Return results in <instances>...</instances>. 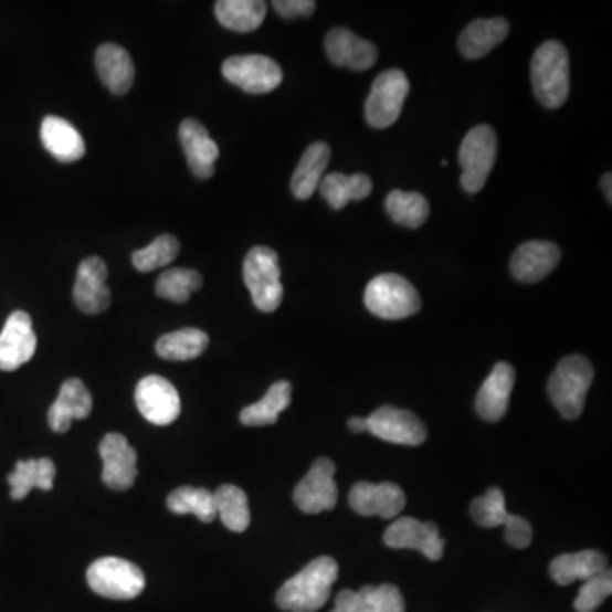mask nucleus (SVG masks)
Listing matches in <instances>:
<instances>
[{
	"instance_id": "f257e3e1",
	"label": "nucleus",
	"mask_w": 612,
	"mask_h": 612,
	"mask_svg": "<svg viewBox=\"0 0 612 612\" xmlns=\"http://www.w3.org/2000/svg\"><path fill=\"white\" fill-rule=\"evenodd\" d=\"M337 576L339 564L334 558H315L277 590V605L289 612L318 611L329 601Z\"/></svg>"
},
{
	"instance_id": "f03ea898",
	"label": "nucleus",
	"mask_w": 612,
	"mask_h": 612,
	"mask_svg": "<svg viewBox=\"0 0 612 612\" xmlns=\"http://www.w3.org/2000/svg\"><path fill=\"white\" fill-rule=\"evenodd\" d=\"M531 81L535 96L550 109L563 106L570 93V62L560 41H546L532 56Z\"/></svg>"
},
{
	"instance_id": "7ed1b4c3",
	"label": "nucleus",
	"mask_w": 612,
	"mask_h": 612,
	"mask_svg": "<svg viewBox=\"0 0 612 612\" xmlns=\"http://www.w3.org/2000/svg\"><path fill=\"white\" fill-rule=\"evenodd\" d=\"M592 381H594V368L589 359L583 356H568L561 359L548 381V395L561 413V418H579Z\"/></svg>"
},
{
	"instance_id": "20e7f679",
	"label": "nucleus",
	"mask_w": 612,
	"mask_h": 612,
	"mask_svg": "<svg viewBox=\"0 0 612 612\" xmlns=\"http://www.w3.org/2000/svg\"><path fill=\"white\" fill-rule=\"evenodd\" d=\"M366 308L384 320H402L421 310V296L405 277L381 274L369 281L365 293Z\"/></svg>"
},
{
	"instance_id": "39448f33",
	"label": "nucleus",
	"mask_w": 612,
	"mask_h": 612,
	"mask_svg": "<svg viewBox=\"0 0 612 612\" xmlns=\"http://www.w3.org/2000/svg\"><path fill=\"white\" fill-rule=\"evenodd\" d=\"M244 281L258 310L276 312L283 302L279 257L270 247H254L244 261Z\"/></svg>"
},
{
	"instance_id": "423d86ee",
	"label": "nucleus",
	"mask_w": 612,
	"mask_h": 612,
	"mask_svg": "<svg viewBox=\"0 0 612 612\" xmlns=\"http://www.w3.org/2000/svg\"><path fill=\"white\" fill-rule=\"evenodd\" d=\"M87 582L96 594L116 601L138 598L145 589L140 567L123 558H99L87 570Z\"/></svg>"
},
{
	"instance_id": "0eeeda50",
	"label": "nucleus",
	"mask_w": 612,
	"mask_h": 612,
	"mask_svg": "<svg viewBox=\"0 0 612 612\" xmlns=\"http://www.w3.org/2000/svg\"><path fill=\"white\" fill-rule=\"evenodd\" d=\"M497 135L488 125L475 126L460 147L462 186L469 194L482 191L497 160Z\"/></svg>"
},
{
	"instance_id": "6e6552de",
	"label": "nucleus",
	"mask_w": 612,
	"mask_h": 612,
	"mask_svg": "<svg viewBox=\"0 0 612 612\" xmlns=\"http://www.w3.org/2000/svg\"><path fill=\"white\" fill-rule=\"evenodd\" d=\"M410 82L400 71H388L378 75L366 101V122L377 129L395 125L409 96Z\"/></svg>"
},
{
	"instance_id": "1a4fd4ad",
	"label": "nucleus",
	"mask_w": 612,
	"mask_h": 612,
	"mask_svg": "<svg viewBox=\"0 0 612 612\" xmlns=\"http://www.w3.org/2000/svg\"><path fill=\"white\" fill-rule=\"evenodd\" d=\"M226 81L249 94H267L279 87L283 71L270 56L240 55L226 59L222 65Z\"/></svg>"
},
{
	"instance_id": "9d476101",
	"label": "nucleus",
	"mask_w": 612,
	"mask_h": 612,
	"mask_svg": "<svg viewBox=\"0 0 612 612\" xmlns=\"http://www.w3.org/2000/svg\"><path fill=\"white\" fill-rule=\"evenodd\" d=\"M334 475H336V465L333 460L318 457L310 472L306 473L305 478L296 485L295 494H293L296 507L305 514L333 510L339 498Z\"/></svg>"
},
{
	"instance_id": "9b49d317",
	"label": "nucleus",
	"mask_w": 612,
	"mask_h": 612,
	"mask_svg": "<svg viewBox=\"0 0 612 612\" xmlns=\"http://www.w3.org/2000/svg\"><path fill=\"white\" fill-rule=\"evenodd\" d=\"M135 402L141 415L154 425H169L181 415V397L166 378L159 374L145 377L137 384Z\"/></svg>"
},
{
	"instance_id": "f8f14e48",
	"label": "nucleus",
	"mask_w": 612,
	"mask_h": 612,
	"mask_svg": "<svg viewBox=\"0 0 612 612\" xmlns=\"http://www.w3.org/2000/svg\"><path fill=\"white\" fill-rule=\"evenodd\" d=\"M368 432L380 440L402 446H419L428 437L425 425L415 413L395 407H381L368 419Z\"/></svg>"
},
{
	"instance_id": "ddd939ff",
	"label": "nucleus",
	"mask_w": 612,
	"mask_h": 612,
	"mask_svg": "<svg viewBox=\"0 0 612 612\" xmlns=\"http://www.w3.org/2000/svg\"><path fill=\"white\" fill-rule=\"evenodd\" d=\"M384 545L395 550H418L429 560L437 561L444 555V539L434 523H421L402 517L384 531Z\"/></svg>"
},
{
	"instance_id": "4468645a",
	"label": "nucleus",
	"mask_w": 612,
	"mask_h": 612,
	"mask_svg": "<svg viewBox=\"0 0 612 612\" xmlns=\"http://www.w3.org/2000/svg\"><path fill=\"white\" fill-rule=\"evenodd\" d=\"M103 482L113 490H129L137 479V451L118 432L104 435L99 444Z\"/></svg>"
},
{
	"instance_id": "2eb2a0df",
	"label": "nucleus",
	"mask_w": 612,
	"mask_h": 612,
	"mask_svg": "<svg viewBox=\"0 0 612 612\" xmlns=\"http://www.w3.org/2000/svg\"><path fill=\"white\" fill-rule=\"evenodd\" d=\"M36 334L27 312H14L0 333V369L15 371L27 365L36 352Z\"/></svg>"
},
{
	"instance_id": "dca6fc26",
	"label": "nucleus",
	"mask_w": 612,
	"mask_h": 612,
	"mask_svg": "<svg viewBox=\"0 0 612 612\" xmlns=\"http://www.w3.org/2000/svg\"><path fill=\"white\" fill-rule=\"evenodd\" d=\"M107 266L101 257H87L81 262L74 286V302L84 314L96 315L107 310L112 303V289L107 288Z\"/></svg>"
},
{
	"instance_id": "f3484780",
	"label": "nucleus",
	"mask_w": 612,
	"mask_h": 612,
	"mask_svg": "<svg viewBox=\"0 0 612 612\" xmlns=\"http://www.w3.org/2000/svg\"><path fill=\"white\" fill-rule=\"evenodd\" d=\"M405 502L402 488L390 482L378 485L359 482L349 494V506L355 513L366 517L380 516L383 519H393L402 513Z\"/></svg>"
},
{
	"instance_id": "a211bd4d",
	"label": "nucleus",
	"mask_w": 612,
	"mask_h": 612,
	"mask_svg": "<svg viewBox=\"0 0 612 612\" xmlns=\"http://www.w3.org/2000/svg\"><path fill=\"white\" fill-rule=\"evenodd\" d=\"M325 52L337 67L368 71L378 59L377 46L346 28H334L325 36Z\"/></svg>"
},
{
	"instance_id": "6ab92c4d",
	"label": "nucleus",
	"mask_w": 612,
	"mask_h": 612,
	"mask_svg": "<svg viewBox=\"0 0 612 612\" xmlns=\"http://www.w3.org/2000/svg\"><path fill=\"white\" fill-rule=\"evenodd\" d=\"M560 247L546 240L524 242L510 258V271L520 283H538L557 270Z\"/></svg>"
},
{
	"instance_id": "aec40b11",
	"label": "nucleus",
	"mask_w": 612,
	"mask_h": 612,
	"mask_svg": "<svg viewBox=\"0 0 612 612\" xmlns=\"http://www.w3.org/2000/svg\"><path fill=\"white\" fill-rule=\"evenodd\" d=\"M330 612H405L402 592L395 585H366L361 590H342Z\"/></svg>"
},
{
	"instance_id": "412c9836",
	"label": "nucleus",
	"mask_w": 612,
	"mask_h": 612,
	"mask_svg": "<svg viewBox=\"0 0 612 612\" xmlns=\"http://www.w3.org/2000/svg\"><path fill=\"white\" fill-rule=\"evenodd\" d=\"M514 383H516V373L513 366L497 362L476 397V412L479 418L488 422L500 421L509 409Z\"/></svg>"
},
{
	"instance_id": "4be33fe9",
	"label": "nucleus",
	"mask_w": 612,
	"mask_h": 612,
	"mask_svg": "<svg viewBox=\"0 0 612 612\" xmlns=\"http://www.w3.org/2000/svg\"><path fill=\"white\" fill-rule=\"evenodd\" d=\"M93 412V395L78 378H71L60 388L59 399L49 410V424L53 432L63 434L72 422L84 421Z\"/></svg>"
},
{
	"instance_id": "5701e85b",
	"label": "nucleus",
	"mask_w": 612,
	"mask_h": 612,
	"mask_svg": "<svg viewBox=\"0 0 612 612\" xmlns=\"http://www.w3.org/2000/svg\"><path fill=\"white\" fill-rule=\"evenodd\" d=\"M179 138H181L186 159H188L196 178H213L214 162L220 157V150H218V145L211 140L208 129L196 119H184L179 128Z\"/></svg>"
},
{
	"instance_id": "b1692460",
	"label": "nucleus",
	"mask_w": 612,
	"mask_h": 612,
	"mask_svg": "<svg viewBox=\"0 0 612 612\" xmlns=\"http://www.w3.org/2000/svg\"><path fill=\"white\" fill-rule=\"evenodd\" d=\"M41 141L59 162H77L85 156V141L78 129L60 116H46L43 119Z\"/></svg>"
},
{
	"instance_id": "393cba45",
	"label": "nucleus",
	"mask_w": 612,
	"mask_h": 612,
	"mask_svg": "<svg viewBox=\"0 0 612 612\" xmlns=\"http://www.w3.org/2000/svg\"><path fill=\"white\" fill-rule=\"evenodd\" d=\"M96 68L101 81L113 94L128 93L135 82V63L119 45L106 43L96 52Z\"/></svg>"
},
{
	"instance_id": "a878e982",
	"label": "nucleus",
	"mask_w": 612,
	"mask_h": 612,
	"mask_svg": "<svg viewBox=\"0 0 612 612\" xmlns=\"http://www.w3.org/2000/svg\"><path fill=\"white\" fill-rule=\"evenodd\" d=\"M509 30L506 19H476L460 34L457 49L465 59H482L506 40Z\"/></svg>"
},
{
	"instance_id": "bb28decb",
	"label": "nucleus",
	"mask_w": 612,
	"mask_h": 612,
	"mask_svg": "<svg viewBox=\"0 0 612 612\" xmlns=\"http://www.w3.org/2000/svg\"><path fill=\"white\" fill-rule=\"evenodd\" d=\"M330 156L333 151L325 141H315L306 148L292 179V191L296 200H310L315 194L324 179L325 169L329 166Z\"/></svg>"
},
{
	"instance_id": "cd10ccee",
	"label": "nucleus",
	"mask_w": 612,
	"mask_h": 612,
	"mask_svg": "<svg viewBox=\"0 0 612 612\" xmlns=\"http://www.w3.org/2000/svg\"><path fill=\"white\" fill-rule=\"evenodd\" d=\"M608 558L598 550H583L579 553L561 555L550 564V576L558 585H570L577 580H590L604 573Z\"/></svg>"
},
{
	"instance_id": "c85d7f7f",
	"label": "nucleus",
	"mask_w": 612,
	"mask_h": 612,
	"mask_svg": "<svg viewBox=\"0 0 612 612\" xmlns=\"http://www.w3.org/2000/svg\"><path fill=\"white\" fill-rule=\"evenodd\" d=\"M55 475L56 466L50 457L18 462L14 472L8 476L9 485H11V497L14 500H23L33 488L50 492L53 488Z\"/></svg>"
},
{
	"instance_id": "c756f323",
	"label": "nucleus",
	"mask_w": 612,
	"mask_h": 612,
	"mask_svg": "<svg viewBox=\"0 0 612 612\" xmlns=\"http://www.w3.org/2000/svg\"><path fill=\"white\" fill-rule=\"evenodd\" d=\"M320 194L324 200L334 208L342 210L349 201H362L373 191V182L366 173H346L333 172L325 176L320 181Z\"/></svg>"
},
{
	"instance_id": "7c9ffc66",
	"label": "nucleus",
	"mask_w": 612,
	"mask_h": 612,
	"mask_svg": "<svg viewBox=\"0 0 612 612\" xmlns=\"http://www.w3.org/2000/svg\"><path fill=\"white\" fill-rule=\"evenodd\" d=\"M267 6L261 0H220L214 4L218 23L235 33H252L266 19Z\"/></svg>"
},
{
	"instance_id": "2f4dec72",
	"label": "nucleus",
	"mask_w": 612,
	"mask_h": 612,
	"mask_svg": "<svg viewBox=\"0 0 612 612\" xmlns=\"http://www.w3.org/2000/svg\"><path fill=\"white\" fill-rule=\"evenodd\" d=\"M289 403H292V383L277 381L267 390L264 399L245 407L240 412V422L247 428L276 424L279 413L288 409Z\"/></svg>"
},
{
	"instance_id": "473e14b6",
	"label": "nucleus",
	"mask_w": 612,
	"mask_h": 612,
	"mask_svg": "<svg viewBox=\"0 0 612 612\" xmlns=\"http://www.w3.org/2000/svg\"><path fill=\"white\" fill-rule=\"evenodd\" d=\"M210 337L200 329H181L157 340V355L167 361H191L208 349Z\"/></svg>"
},
{
	"instance_id": "72a5a7b5",
	"label": "nucleus",
	"mask_w": 612,
	"mask_h": 612,
	"mask_svg": "<svg viewBox=\"0 0 612 612\" xmlns=\"http://www.w3.org/2000/svg\"><path fill=\"white\" fill-rule=\"evenodd\" d=\"M388 214L393 222L407 229H419L428 222L431 207L424 196L419 192L391 191L384 201Z\"/></svg>"
},
{
	"instance_id": "f704fd0d",
	"label": "nucleus",
	"mask_w": 612,
	"mask_h": 612,
	"mask_svg": "<svg viewBox=\"0 0 612 612\" xmlns=\"http://www.w3.org/2000/svg\"><path fill=\"white\" fill-rule=\"evenodd\" d=\"M213 495L217 514L226 528L233 532H244L251 524V510L245 492L235 485H222Z\"/></svg>"
},
{
	"instance_id": "c9c22d12",
	"label": "nucleus",
	"mask_w": 612,
	"mask_h": 612,
	"mask_svg": "<svg viewBox=\"0 0 612 612\" xmlns=\"http://www.w3.org/2000/svg\"><path fill=\"white\" fill-rule=\"evenodd\" d=\"M167 507L170 513L178 514V516L192 514L201 523H213L218 517L214 495L208 488H178L167 497Z\"/></svg>"
},
{
	"instance_id": "e433bc0d",
	"label": "nucleus",
	"mask_w": 612,
	"mask_h": 612,
	"mask_svg": "<svg viewBox=\"0 0 612 612\" xmlns=\"http://www.w3.org/2000/svg\"><path fill=\"white\" fill-rule=\"evenodd\" d=\"M203 286V276L198 271L173 267L160 274L156 284V293L160 298L173 303H186L192 293Z\"/></svg>"
},
{
	"instance_id": "4c0bfd02",
	"label": "nucleus",
	"mask_w": 612,
	"mask_h": 612,
	"mask_svg": "<svg viewBox=\"0 0 612 612\" xmlns=\"http://www.w3.org/2000/svg\"><path fill=\"white\" fill-rule=\"evenodd\" d=\"M179 252L181 244L176 236L159 235L148 247L135 252L131 261L140 273H150L159 267L169 266L170 262L178 258Z\"/></svg>"
},
{
	"instance_id": "58836bf2",
	"label": "nucleus",
	"mask_w": 612,
	"mask_h": 612,
	"mask_svg": "<svg viewBox=\"0 0 612 612\" xmlns=\"http://www.w3.org/2000/svg\"><path fill=\"white\" fill-rule=\"evenodd\" d=\"M473 519L484 526V528H498L506 524L509 513L506 509V497L502 494L500 488H488L484 497H478L473 500L469 507Z\"/></svg>"
},
{
	"instance_id": "ea45409f",
	"label": "nucleus",
	"mask_w": 612,
	"mask_h": 612,
	"mask_svg": "<svg viewBox=\"0 0 612 612\" xmlns=\"http://www.w3.org/2000/svg\"><path fill=\"white\" fill-rule=\"evenodd\" d=\"M612 594V573L611 570H605L601 576L594 579L585 580L580 587L579 595L576 599V611L579 612H595L599 605Z\"/></svg>"
},
{
	"instance_id": "a19ab883",
	"label": "nucleus",
	"mask_w": 612,
	"mask_h": 612,
	"mask_svg": "<svg viewBox=\"0 0 612 612\" xmlns=\"http://www.w3.org/2000/svg\"><path fill=\"white\" fill-rule=\"evenodd\" d=\"M506 541L514 548H528L532 541V528L528 520L520 516L509 514L506 524Z\"/></svg>"
},
{
	"instance_id": "79ce46f5",
	"label": "nucleus",
	"mask_w": 612,
	"mask_h": 612,
	"mask_svg": "<svg viewBox=\"0 0 612 612\" xmlns=\"http://www.w3.org/2000/svg\"><path fill=\"white\" fill-rule=\"evenodd\" d=\"M273 6L284 19L310 18L317 8L314 0H276Z\"/></svg>"
},
{
	"instance_id": "37998d69",
	"label": "nucleus",
	"mask_w": 612,
	"mask_h": 612,
	"mask_svg": "<svg viewBox=\"0 0 612 612\" xmlns=\"http://www.w3.org/2000/svg\"><path fill=\"white\" fill-rule=\"evenodd\" d=\"M347 425H349V429L356 432V434L368 431V421H366V419L352 418L351 421L347 422Z\"/></svg>"
},
{
	"instance_id": "c03bdc74",
	"label": "nucleus",
	"mask_w": 612,
	"mask_h": 612,
	"mask_svg": "<svg viewBox=\"0 0 612 612\" xmlns=\"http://www.w3.org/2000/svg\"><path fill=\"white\" fill-rule=\"evenodd\" d=\"M611 178V173H605L604 178H602V189H604L605 198H608L609 203H612Z\"/></svg>"
}]
</instances>
